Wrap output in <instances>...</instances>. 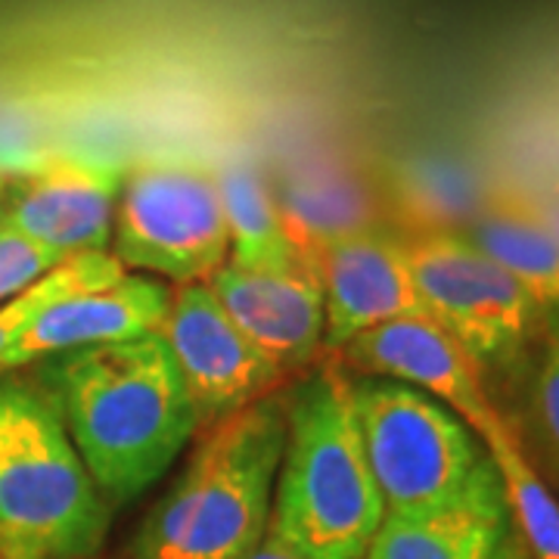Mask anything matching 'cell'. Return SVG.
Returning <instances> with one entry per match:
<instances>
[{
    "label": "cell",
    "instance_id": "9",
    "mask_svg": "<svg viewBox=\"0 0 559 559\" xmlns=\"http://www.w3.org/2000/svg\"><path fill=\"white\" fill-rule=\"evenodd\" d=\"M121 175L94 153H53L7 180L0 224L60 259L109 252Z\"/></svg>",
    "mask_w": 559,
    "mask_h": 559
},
{
    "label": "cell",
    "instance_id": "17",
    "mask_svg": "<svg viewBox=\"0 0 559 559\" xmlns=\"http://www.w3.org/2000/svg\"><path fill=\"white\" fill-rule=\"evenodd\" d=\"M481 448L498 469L513 528L532 559H559V500L540 479L513 423L498 414L479 432Z\"/></svg>",
    "mask_w": 559,
    "mask_h": 559
},
{
    "label": "cell",
    "instance_id": "20",
    "mask_svg": "<svg viewBox=\"0 0 559 559\" xmlns=\"http://www.w3.org/2000/svg\"><path fill=\"white\" fill-rule=\"evenodd\" d=\"M62 261L66 259H60L57 252L25 240L22 234L0 224V305L25 293L28 286H35Z\"/></svg>",
    "mask_w": 559,
    "mask_h": 559
},
{
    "label": "cell",
    "instance_id": "5",
    "mask_svg": "<svg viewBox=\"0 0 559 559\" xmlns=\"http://www.w3.org/2000/svg\"><path fill=\"white\" fill-rule=\"evenodd\" d=\"M109 255L140 277L209 283L230 255L218 168L187 153L134 162L121 175Z\"/></svg>",
    "mask_w": 559,
    "mask_h": 559
},
{
    "label": "cell",
    "instance_id": "10",
    "mask_svg": "<svg viewBox=\"0 0 559 559\" xmlns=\"http://www.w3.org/2000/svg\"><path fill=\"white\" fill-rule=\"evenodd\" d=\"M301 249L323 296L326 355H336L380 323L426 314L399 237L360 227L301 240Z\"/></svg>",
    "mask_w": 559,
    "mask_h": 559
},
{
    "label": "cell",
    "instance_id": "21",
    "mask_svg": "<svg viewBox=\"0 0 559 559\" xmlns=\"http://www.w3.org/2000/svg\"><path fill=\"white\" fill-rule=\"evenodd\" d=\"M246 559H301L286 540L280 538L277 532H271V525H267V535L261 538V544L249 554Z\"/></svg>",
    "mask_w": 559,
    "mask_h": 559
},
{
    "label": "cell",
    "instance_id": "11",
    "mask_svg": "<svg viewBox=\"0 0 559 559\" xmlns=\"http://www.w3.org/2000/svg\"><path fill=\"white\" fill-rule=\"evenodd\" d=\"M336 358L355 377L401 382L441 401L476 436L500 414L476 358L429 314L380 323L348 342Z\"/></svg>",
    "mask_w": 559,
    "mask_h": 559
},
{
    "label": "cell",
    "instance_id": "2",
    "mask_svg": "<svg viewBox=\"0 0 559 559\" xmlns=\"http://www.w3.org/2000/svg\"><path fill=\"white\" fill-rule=\"evenodd\" d=\"M385 503L360 444L352 373L336 355L286 389V444L271 532L301 559H364Z\"/></svg>",
    "mask_w": 559,
    "mask_h": 559
},
{
    "label": "cell",
    "instance_id": "14",
    "mask_svg": "<svg viewBox=\"0 0 559 559\" xmlns=\"http://www.w3.org/2000/svg\"><path fill=\"white\" fill-rule=\"evenodd\" d=\"M209 289L283 377L314 367L323 355V296L311 264L301 271H240L224 264L209 280Z\"/></svg>",
    "mask_w": 559,
    "mask_h": 559
},
{
    "label": "cell",
    "instance_id": "13",
    "mask_svg": "<svg viewBox=\"0 0 559 559\" xmlns=\"http://www.w3.org/2000/svg\"><path fill=\"white\" fill-rule=\"evenodd\" d=\"M171 286L156 277L124 274L116 283L50 301L0 358V373L28 370L40 360L91 345L128 342L159 333Z\"/></svg>",
    "mask_w": 559,
    "mask_h": 559
},
{
    "label": "cell",
    "instance_id": "16",
    "mask_svg": "<svg viewBox=\"0 0 559 559\" xmlns=\"http://www.w3.org/2000/svg\"><path fill=\"white\" fill-rule=\"evenodd\" d=\"M218 187L224 221H227V240H230L227 264L240 271L308 267L301 240L252 165L237 162L218 168Z\"/></svg>",
    "mask_w": 559,
    "mask_h": 559
},
{
    "label": "cell",
    "instance_id": "19",
    "mask_svg": "<svg viewBox=\"0 0 559 559\" xmlns=\"http://www.w3.org/2000/svg\"><path fill=\"white\" fill-rule=\"evenodd\" d=\"M532 417L547 463L559 476V326L547 330L540 348L535 389H532Z\"/></svg>",
    "mask_w": 559,
    "mask_h": 559
},
{
    "label": "cell",
    "instance_id": "22",
    "mask_svg": "<svg viewBox=\"0 0 559 559\" xmlns=\"http://www.w3.org/2000/svg\"><path fill=\"white\" fill-rule=\"evenodd\" d=\"M528 202L540 215V221L550 227V234L559 240V190H547V193H538V197H528Z\"/></svg>",
    "mask_w": 559,
    "mask_h": 559
},
{
    "label": "cell",
    "instance_id": "7",
    "mask_svg": "<svg viewBox=\"0 0 559 559\" xmlns=\"http://www.w3.org/2000/svg\"><path fill=\"white\" fill-rule=\"evenodd\" d=\"M404 252L426 314L476 358L481 373L513 364L544 330L516 280L466 234L426 230L404 240Z\"/></svg>",
    "mask_w": 559,
    "mask_h": 559
},
{
    "label": "cell",
    "instance_id": "12",
    "mask_svg": "<svg viewBox=\"0 0 559 559\" xmlns=\"http://www.w3.org/2000/svg\"><path fill=\"white\" fill-rule=\"evenodd\" d=\"M513 535L498 469L485 457L454 495L385 513L364 559H500Z\"/></svg>",
    "mask_w": 559,
    "mask_h": 559
},
{
    "label": "cell",
    "instance_id": "15",
    "mask_svg": "<svg viewBox=\"0 0 559 559\" xmlns=\"http://www.w3.org/2000/svg\"><path fill=\"white\" fill-rule=\"evenodd\" d=\"M466 237L516 280V286L538 308L544 330L559 326V240L532 209L528 197H491Z\"/></svg>",
    "mask_w": 559,
    "mask_h": 559
},
{
    "label": "cell",
    "instance_id": "23",
    "mask_svg": "<svg viewBox=\"0 0 559 559\" xmlns=\"http://www.w3.org/2000/svg\"><path fill=\"white\" fill-rule=\"evenodd\" d=\"M500 559H532V557H528V550L522 547L520 535H513V540H510V547L503 550V557H500Z\"/></svg>",
    "mask_w": 559,
    "mask_h": 559
},
{
    "label": "cell",
    "instance_id": "3",
    "mask_svg": "<svg viewBox=\"0 0 559 559\" xmlns=\"http://www.w3.org/2000/svg\"><path fill=\"white\" fill-rule=\"evenodd\" d=\"M286 389L205 426L178 481L140 525L134 559H246L271 525Z\"/></svg>",
    "mask_w": 559,
    "mask_h": 559
},
{
    "label": "cell",
    "instance_id": "24",
    "mask_svg": "<svg viewBox=\"0 0 559 559\" xmlns=\"http://www.w3.org/2000/svg\"><path fill=\"white\" fill-rule=\"evenodd\" d=\"M3 190H7V178H3V171H0V205H3Z\"/></svg>",
    "mask_w": 559,
    "mask_h": 559
},
{
    "label": "cell",
    "instance_id": "8",
    "mask_svg": "<svg viewBox=\"0 0 559 559\" xmlns=\"http://www.w3.org/2000/svg\"><path fill=\"white\" fill-rule=\"evenodd\" d=\"M162 342L178 364L200 429L283 389V373L227 318L209 283L171 286Z\"/></svg>",
    "mask_w": 559,
    "mask_h": 559
},
{
    "label": "cell",
    "instance_id": "1",
    "mask_svg": "<svg viewBox=\"0 0 559 559\" xmlns=\"http://www.w3.org/2000/svg\"><path fill=\"white\" fill-rule=\"evenodd\" d=\"M32 370L112 510L150 491L200 429L159 333L66 352Z\"/></svg>",
    "mask_w": 559,
    "mask_h": 559
},
{
    "label": "cell",
    "instance_id": "6",
    "mask_svg": "<svg viewBox=\"0 0 559 559\" xmlns=\"http://www.w3.org/2000/svg\"><path fill=\"white\" fill-rule=\"evenodd\" d=\"M352 401L385 513L454 495L488 457L479 436L451 407L411 385L352 373Z\"/></svg>",
    "mask_w": 559,
    "mask_h": 559
},
{
    "label": "cell",
    "instance_id": "18",
    "mask_svg": "<svg viewBox=\"0 0 559 559\" xmlns=\"http://www.w3.org/2000/svg\"><path fill=\"white\" fill-rule=\"evenodd\" d=\"M124 274L128 271L109 252H87V255H75V259H66L62 264H57L35 286H28L25 293L0 305V358L7 355V348L20 340L22 330L38 318V311H44L50 301L116 283Z\"/></svg>",
    "mask_w": 559,
    "mask_h": 559
},
{
    "label": "cell",
    "instance_id": "4",
    "mask_svg": "<svg viewBox=\"0 0 559 559\" xmlns=\"http://www.w3.org/2000/svg\"><path fill=\"white\" fill-rule=\"evenodd\" d=\"M109 522L44 385L0 373V559H94Z\"/></svg>",
    "mask_w": 559,
    "mask_h": 559
}]
</instances>
